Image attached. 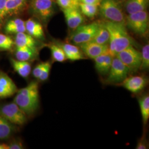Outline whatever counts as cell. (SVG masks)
I'll return each instance as SVG.
<instances>
[{"mask_svg": "<svg viewBox=\"0 0 149 149\" xmlns=\"http://www.w3.org/2000/svg\"><path fill=\"white\" fill-rule=\"evenodd\" d=\"M104 23L109 33V53L112 56L133 45V39L128 34L125 24L108 21Z\"/></svg>", "mask_w": 149, "mask_h": 149, "instance_id": "obj_1", "label": "cell"}, {"mask_svg": "<svg viewBox=\"0 0 149 149\" xmlns=\"http://www.w3.org/2000/svg\"><path fill=\"white\" fill-rule=\"evenodd\" d=\"M14 102L27 116L32 115L37 110L39 104V86L36 81L18 90Z\"/></svg>", "mask_w": 149, "mask_h": 149, "instance_id": "obj_2", "label": "cell"}, {"mask_svg": "<svg viewBox=\"0 0 149 149\" xmlns=\"http://www.w3.org/2000/svg\"><path fill=\"white\" fill-rule=\"evenodd\" d=\"M99 6L101 16L107 21L125 25L126 19L116 0H102Z\"/></svg>", "mask_w": 149, "mask_h": 149, "instance_id": "obj_3", "label": "cell"}, {"mask_svg": "<svg viewBox=\"0 0 149 149\" xmlns=\"http://www.w3.org/2000/svg\"><path fill=\"white\" fill-rule=\"evenodd\" d=\"M126 24L135 34L141 36H145L149 29V15L147 11L129 14L126 18Z\"/></svg>", "mask_w": 149, "mask_h": 149, "instance_id": "obj_4", "label": "cell"}, {"mask_svg": "<svg viewBox=\"0 0 149 149\" xmlns=\"http://www.w3.org/2000/svg\"><path fill=\"white\" fill-rule=\"evenodd\" d=\"M132 73L140 69L141 63V54L138 50L130 45L116 55Z\"/></svg>", "mask_w": 149, "mask_h": 149, "instance_id": "obj_5", "label": "cell"}, {"mask_svg": "<svg viewBox=\"0 0 149 149\" xmlns=\"http://www.w3.org/2000/svg\"><path fill=\"white\" fill-rule=\"evenodd\" d=\"M0 116L16 125H23L27 122V115L14 102L0 106Z\"/></svg>", "mask_w": 149, "mask_h": 149, "instance_id": "obj_6", "label": "cell"}, {"mask_svg": "<svg viewBox=\"0 0 149 149\" xmlns=\"http://www.w3.org/2000/svg\"><path fill=\"white\" fill-rule=\"evenodd\" d=\"M99 26V22L81 25L75 29L71 36V40L77 45L91 41L95 36Z\"/></svg>", "mask_w": 149, "mask_h": 149, "instance_id": "obj_7", "label": "cell"}, {"mask_svg": "<svg viewBox=\"0 0 149 149\" xmlns=\"http://www.w3.org/2000/svg\"><path fill=\"white\" fill-rule=\"evenodd\" d=\"M129 72L128 68L117 56H115L113 58L111 67L106 82L108 84L122 83L123 81L127 77Z\"/></svg>", "mask_w": 149, "mask_h": 149, "instance_id": "obj_8", "label": "cell"}, {"mask_svg": "<svg viewBox=\"0 0 149 149\" xmlns=\"http://www.w3.org/2000/svg\"><path fill=\"white\" fill-rule=\"evenodd\" d=\"M34 13L43 21H47L53 15L54 8L52 0H34L32 4Z\"/></svg>", "mask_w": 149, "mask_h": 149, "instance_id": "obj_9", "label": "cell"}, {"mask_svg": "<svg viewBox=\"0 0 149 149\" xmlns=\"http://www.w3.org/2000/svg\"><path fill=\"white\" fill-rule=\"evenodd\" d=\"M18 89L14 81L5 72L0 71V100L15 95Z\"/></svg>", "mask_w": 149, "mask_h": 149, "instance_id": "obj_10", "label": "cell"}, {"mask_svg": "<svg viewBox=\"0 0 149 149\" xmlns=\"http://www.w3.org/2000/svg\"><path fill=\"white\" fill-rule=\"evenodd\" d=\"M66 23L70 28L76 29L84 22V17L79 7H71L63 9Z\"/></svg>", "mask_w": 149, "mask_h": 149, "instance_id": "obj_11", "label": "cell"}, {"mask_svg": "<svg viewBox=\"0 0 149 149\" xmlns=\"http://www.w3.org/2000/svg\"><path fill=\"white\" fill-rule=\"evenodd\" d=\"M80 47L83 53L90 59H94L109 52V44L102 45L91 41L80 44Z\"/></svg>", "mask_w": 149, "mask_h": 149, "instance_id": "obj_12", "label": "cell"}, {"mask_svg": "<svg viewBox=\"0 0 149 149\" xmlns=\"http://www.w3.org/2000/svg\"><path fill=\"white\" fill-rule=\"evenodd\" d=\"M147 82V79L144 77L135 76L127 77L122 84L123 86L127 90L133 93H137L144 89Z\"/></svg>", "mask_w": 149, "mask_h": 149, "instance_id": "obj_13", "label": "cell"}, {"mask_svg": "<svg viewBox=\"0 0 149 149\" xmlns=\"http://www.w3.org/2000/svg\"><path fill=\"white\" fill-rule=\"evenodd\" d=\"M113 58V56L108 52L94 59L95 68L100 74L106 75L108 74L111 67Z\"/></svg>", "mask_w": 149, "mask_h": 149, "instance_id": "obj_14", "label": "cell"}, {"mask_svg": "<svg viewBox=\"0 0 149 149\" xmlns=\"http://www.w3.org/2000/svg\"><path fill=\"white\" fill-rule=\"evenodd\" d=\"M38 52L37 48H32L28 47H16V59L19 61H31L37 58Z\"/></svg>", "mask_w": 149, "mask_h": 149, "instance_id": "obj_15", "label": "cell"}, {"mask_svg": "<svg viewBox=\"0 0 149 149\" xmlns=\"http://www.w3.org/2000/svg\"><path fill=\"white\" fill-rule=\"evenodd\" d=\"M26 31L28 34L38 39H43L44 33L43 27L40 23L34 19H29L25 22Z\"/></svg>", "mask_w": 149, "mask_h": 149, "instance_id": "obj_16", "label": "cell"}, {"mask_svg": "<svg viewBox=\"0 0 149 149\" xmlns=\"http://www.w3.org/2000/svg\"><path fill=\"white\" fill-rule=\"evenodd\" d=\"M10 63L14 71L22 77L27 78L31 74L32 66L29 61H19L16 59L11 58Z\"/></svg>", "mask_w": 149, "mask_h": 149, "instance_id": "obj_17", "label": "cell"}, {"mask_svg": "<svg viewBox=\"0 0 149 149\" xmlns=\"http://www.w3.org/2000/svg\"><path fill=\"white\" fill-rule=\"evenodd\" d=\"M15 45L16 47H28L32 48H37V43L34 38L26 32L16 34L15 38Z\"/></svg>", "mask_w": 149, "mask_h": 149, "instance_id": "obj_18", "label": "cell"}, {"mask_svg": "<svg viewBox=\"0 0 149 149\" xmlns=\"http://www.w3.org/2000/svg\"><path fill=\"white\" fill-rule=\"evenodd\" d=\"M60 47L64 50L66 59L71 61H77L84 59V56L79 48L70 44H63Z\"/></svg>", "mask_w": 149, "mask_h": 149, "instance_id": "obj_19", "label": "cell"}, {"mask_svg": "<svg viewBox=\"0 0 149 149\" xmlns=\"http://www.w3.org/2000/svg\"><path fill=\"white\" fill-rule=\"evenodd\" d=\"M5 31L7 34H17L26 32L25 22L20 18L10 20L6 24Z\"/></svg>", "mask_w": 149, "mask_h": 149, "instance_id": "obj_20", "label": "cell"}, {"mask_svg": "<svg viewBox=\"0 0 149 149\" xmlns=\"http://www.w3.org/2000/svg\"><path fill=\"white\" fill-rule=\"evenodd\" d=\"M149 4V0H128L125 3V9L128 13L145 11Z\"/></svg>", "mask_w": 149, "mask_h": 149, "instance_id": "obj_21", "label": "cell"}, {"mask_svg": "<svg viewBox=\"0 0 149 149\" xmlns=\"http://www.w3.org/2000/svg\"><path fill=\"white\" fill-rule=\"evenodd\" d=\"M16 130L15 125L0 116V140L9 138Z\"/></svg>", "mask_w": 149, "mask_h": 149, "instance_id": "obj_22", "label": "cell"}, {"mask_svg": "<svg viewBox=\"0 0 149 149\" xmlns=\"http://www.w3.org/2000/svg\"><path fill=\"white\" fill-rule=\"evenodd\" d=\"M109 33L105 26L104 22L100 23V26L97 32L91 42L102 45H106L109 44Z\"/></svg>", "mask_w": 149, "mask_h": 149, "instance_id": "obj_23", "label": "cell"}, {"mask_svg": "<svg viewBox=\"0 0 149 149\" xmlns=\"http://www.w3.org/2000/svg\"><path fill=\"white\" fill-rule=\"evenodd\" d=\"M27 0H6L5 13L6 17L18 13L26 5Z\"/></svg>", "mask_w": 149, "mask_h": 149, "instance_id": "obj_24", "label": "cell"}, {"mask_svg": "<svg viewBox=\"0 0 149 149\" xmlns=\"http://www.w3.org/2000/svg\"><path fill=\"white\" fill-rule=\"evenodd\" d=\"M139 105L143 122L144 125H146L149 118V96L145 95L141 97L139 100Z\"/></svg>", "mask_w": 149, "mask_h": 149, "instance_id": "obj_25", "label": "cell"}, {"mask_svg": "<svg viewBox=\"0 0 149 149\" xmlns=\"http://www.w3.org/2000/svg\"><path fill=\"white\" fill-rule=\"evenodd\" d=\"M50 49L54 61L63 63L67 60L64 50L60 45L52 44L50 45Z\"/></svg>", "mask_w": 149, "mask_h": 149, "instance_id": "obj_26", "label": "cell"}, {"mask_svg": "<svg viewBox=\"0 0 149 149\" xmlns=\"http://www.w3.org/2000/svg\"><path fill=\"white\" fill-rule=\"evenodd\" d=\"M98 6L90 5L80 2L79 7L82 14L89 18H93L96 16L98 11Z\"/></svg>", "mask_w": 149, "mask_h": 149, "instance_id": "obj_27", "label": "cell"}, {"mask_svg": "<svg viewBox=\"0 0 149 149\" xmlns=\"http://www.w3.org/2000/svg\"><path fill=\"white\" fill-rule=\"evenodd\" d=\"M15 45L14 40L8 36L0 33V50L9 51Z\"/></svg>", "mask_w": 149, "mask_h": 149, "instance_id": "obj_28", "label": "cell"}, {"mask_svg": "<svg viewBox=\"0 0 149 149\" xmlns=\"http://www.w3.org/2000/svg\"><path fill=\"white\" fill-rule=\"evenodd\" d=\"M141 63L140 69L147 70L149 68V45L146 44L142 49Z\"/></svg>", "mask_w": 149, "mask_h": 149, "instance_id": "obj_29", "label": "cell"}, {"mask_svg": "<svg viewBox=\"0 0 149 149\" xmlns=\"http://www.w3.org/2000/svg\"><path fill=\"white\" fill-rule=\"evenodd\" d=\"M51 68H52L51 63L49 61H46L45 66L43 69L42 74L40 75L39 77L38 78V80L40 81H45L48 80L49 76V74H50Z\"/></svg>", "mask_w": 149, "mask_h": 149, "instance_id": "obj_30", "label": "cell"}, {"mask_svg": "<svg viewBox=\"0 0 149 149\" xmlns=\"http://www.w3.org/2000/svg\"><path fill=\"white\" fill-rule=\"evenodd\" d=\"M46 62H42L39 64H38L34 68V69L33 70V76L38 79L40 75L42 74L43 69L45 66Z\"/></svg>", "mask_w": 149, "mask_h": 149, "instance_id": "obj_31", "label": "cell"}, {"mask_svg": "<svg viewBox=\"0 0 149 149\" xmlns=\"http://www.w3.org/2000/svg\"><path fill=\"white\" fill-rule=\"evenodd\" d=\"M6 0H0V27L2 24L6 16L5 13Z\"/></svg>", "mask_w": 149, "mask_h": 149, "instance_id": "obj_32", "label": "cell"}, {"mask_svg": "<svg viewBox=\"0 0 149 149\" xmlns=\"http://www.w3.org/2000/svg\"><path fill=\"white\" fill-rule=\"evenodd\" d=\"M58 4L63 9L70 8L71 7H74L73 5L72 0H56Z\"/></svg>", "mask_w": 149, "mask_h": 149, "instance_id": "obj_33", "label": "cell"}, {"mask_svg": "<svg viewBox=\"0 0 149 149\" xmlns=\"http://www.w3.org/2000/svg\"><path fill=\"white\" fill-rule=\"evenodd\" d=\"M136 149H148V146L147 143V140L145 137L143 136L139 140L137 145L136 146Z\"/></svg>", "mask_w": 149, "mask_h": 149, "instance_id": "obj_34", "label": "cell"}, {"mask_svg": "<svg viewBox=\"0 0 149 149\" xmlns=\"http://www.w3.org/2000/svg\"><path fill=\"white\" fill-rule=\"evenodd\" d=\"M8 145V149H23V144L21 141H13Z\"/></svg>", "mask_w": 149, "mask_h": 149, "instance_id": "obj_35", "label": "cell"}, {"mask_svg": "<svg viewBox=\"0 0 149 149\" xmlns=\"http://www.w3.org/2000/svg\"><path fill=\"white\" fill-rule=\"evenodd\" d=\"M102 0H80V2L90 4V5H95L99 6Z\"/></svg>", "mask_w": 149, "mask_h": 149, "instance_id": "obj_36", "label": "cell"}, {"mask_svg": "<svg viewBox=\"0 0 149 149\" xmlns=\"http://www.w3.org/2000/svg\"><path fill=\"white\" fill-rule=\"evenodd\" d=\"M0 149H8V145L6 144H0Z\"/></svg>", "mask_w": 149, "mask_h": 149, "instance_id": "obj_37", "label": "cell"}, {"mask_svg": "<svg viewBox=\"0 0 149 149\" xmlns=\"http://www.w3.org/2000/svg\"><path fill=\"white\" fill-rule=\"evenodd\" d=\"M72 1L74 7H79V5L80 3V0H72Z\"/></svg>", "mask_w": 149, "mask_h": 149, "instance_id": "obj_38", "label": "cell"}]
</instances>
